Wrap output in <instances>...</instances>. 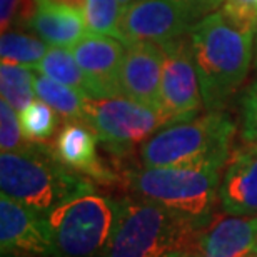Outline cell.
Wrapping results in <instances>:
<instances>
[{"label": "cell", "instance_id": "obj_1", "mask_svg": "<svg viewBox=\"0 0 257 257\" xmlns=\"http://www.w3.org/2000/svg\"><path fill=\"white\" fill-rule=\"evenodd\" d=\"M189 39L205 109L220 110L247 77L255 35L235 29L215 12L200 19Z\"/></svg>", "mask_w": 257, "mask_h": 257}, {"label": "cell", "instance_id": "obj_2", "mask_svg": "<svg viewBox=\"0 0 257 257\" xmlns=\"http://www.w3.org/2000/svg\"><path fill=\"white\" fill-rule=\"evenodd\" d=\"M0 187L2 194L42 215L65 200L95 191L89 177L67 167L54 149L42 142H30L22 151L2 152Z\"/></svg>", "mask_w": 257, "mask_h": 257}, {"label": "cell", "instance_id": "obj_3", "mask_svg": "<svg viewBox=\"0 0 257 257\" xmlns=\"http://www.w3.org/2000/svg\"><path fill=\"white\" fill-rule=\"evenodd\" d=\"M197 224L142 197L120 199V214L102 257H167L197 247Z\"/></svg>", "mask_w": 257, "mask_h": 257}, {"label": "cell", "instance_id": "obj_4", "mask_svg": "<svg viewBox=\"0 0 257 257\" xmlns=\"http://www.w3.org/2000/svg\"><path fill=\"white\" fill-rule=\"evenodd\" d=\"M235 132L232 119L220 110L172 122L141 146L142 167L207 166L222 169Z\"/></svg>", "mask_w": 257, "mask_h": 257}, {"label": "cell", "instance_id": "obj_5", "mask_svg": "<svg viewBox=\"0 0 257 257\" xmlns=\"http://www.w3.org/2000/svg\"><path fill=\"white\" fill-rule=\"evenodd\" d=\"M219 171L207 166L142 167L128 172L127 182L137 197L161 204L204 227L219 197Z\"/></svg>", "mask_w": 257, "mask_h": 257}, {"label": "cell", "instance_id": "obj_6", "mask_svg": "<svg viewBox=\"0 0 257 257\" xmlns=\"http://www.w3.org/2000/svg\"><path fill=\"white\" fill-rule=\"evenodd\" d=\"M120 214V199L87 192L45 215L50 257H102Z\"/></svg>", "mask_w": 257, "mask_h": 257}, {"label": "cell", "instance_id": "obj_7", "mask_svg": "<svg viewBox=\"0 0 257 257\" xmlns=\"http://www.w3.org/2000/svg\"><path fill=\"white\" fill-rule=\"evenodd\" d=\"M84 122L112 152L127 154L174 120L162 110L139 104L128 97H87Z\"/></svg>", "mask_w": 257, "mask_h": 257}, {"label": "cell", "instance_id": "obj_8", "mask_svg": "<svg viewBox=\"0 0 257 257\" xmlns=\"http://www.w3.org/2000/svg\"><path fill=\"white\" fill-rule=\"evenodd\" d=\"M199 22L181 0H136L122 14L119 40L166 44L186 37Z\"/></svg>", "mask_w": 257, "mask_h": 257}, {"label": "cell", "instance_id": "obj_9", "mask_svg": "<svg viewBox=\"0 0 257 257\" xmlns=\"http://www.w3.org/2000/svg\"><path fill=\"white\" fill-rule=\"evenodd\" d=\"M164 52L161 109L174 122L194 119L202 107L197 69L189 37L159 44Z\"/></svg>", "mask_w": 257, "mask_h": 257}, {"label": "cell", "instance_id": "obj_10", "mask_svg": "<svg viewBox=\"0 0 257 257\" xmlns=\"http://www.w3.org/2000/svg\"><path fill=\"white\" fill-rule=\"evenodd\" d=\"M125 50L127 47L122 40L90 32H87L72 47V54L89 82L87 97H124L120 87V72Z\"/></svg>", "mask_w": 257, "mask_h": 257}, {"label": "cell", "instance_id": "obj_11", "mask_svg": "<svg viewBox=\"0 0 257 257\" xmlns=\"http://www.w3.org/2000/svg\"><path fill=\"white\" fill-rule=\"evenodd\" d=\"M0 247L2 254L25 252L50 257V239L45 215L19 200L0 195Z\"/></svg>", "mask_w": 257, "mask_h": 257}, {"label": "cell", "instance_id": "obj_12", "mask_svg": "<svg viewBox=\"0 0 257 257\" xmlns=\"http://www.w3.org/2000/svg\"><path fill=\"white\" fill-rule=\"evenodd\" d=\"M120 87L124 97L152 109H161L164 52L159 44L134 42L125 45Z\"/></svg>", "mask_w": 257, "mask_h": 257}, {"label": "cell", "instance_id": "obj_13", "mask_svg": "<svg viewBox=\"0 0 257 257\" xmlns=\"http://www.w3.org/2000/svg\"><path fill=\"white\" fill-rule=\"evenodd\" d=\"M257 247V217L214 215L200 229L197 250L202 257H247Z\"/></svg>", "mask_w": 257, "mask_h": 257}, {"label": "cell", "instance_id": "obj_14", "mask_svg": "<svg viewBox=\"0 0 257 257\" xmlns=\"http://www.w3.org/2000/svg\"><path fill=\"white\" fill-rule=\"evenodd\" d=\"M219 199L227 214L257 215V144L240 147L229 157Z\"/></svg>", "mask_w": 257, "mask_h": 257}, {"label": "cell", "instance_id": "obj_15", "mask_svg": "<svg viewBox=\"0 0 257 257\" xmlns=\"http://www.w3.org/2000/svg\"><path fill=\"white\" fill-rule=\"evenodd\" d=\"M97 134L85 122H69L59 132L54 144L57 159L75 172L99 182H114L115 176L97 156Z\"/></svg>", "mask_w": 257, "mask_h": 257}, {"label": "cell", "instance_id": "obj_16", "mask_svg": "<svg viewBox=\"0 0 257 257\" xmlns=\"http://www.w3.org/2000/svg\"><path fill=\"white\" fill-rule=\"evenodd\" d=\"M29 29H32L37 37L45 40L52 47L67 49H72L84 37L85 32H89L84 14L44 2H39Z\"/></svg>", "mask_w": 257, "mask_h": 257}, {"label": "cell", "instance_id": "obj_17", "mask_svg": "<svg viewBox=\"0 0 257 257\" xmlns=\"http://www.w3.org/2000/svg\"><path fill=\"white\" fill-rule=\"evenodd\" d=\"M35 97L44 100L69 122H84L85 99L79 90L59 84L45 75H35Z\"/></svg>", "mask_w": 257, "mask_h": 257}, {"label": "cell", "instance_id": "obj_18", "mask_svg": "<svg viewBox=\"0 0 257 257\" xmlns=\"http://www.w3.org/2000/svg\"><path fill=\"white\" fill-rule=\"evenodd\" d=\"M37 70L49 79L59 82V84L79 90L85 97L89 94V82H87L85 74L77 64L72 49L52 47L50 45L45 57L40 60Z\"/></svg>", "mask_w": 257, "mask_h": 257}, {"label": "cell", "instance_id": "obj_19", "mask_svg": "<svg viewBox=\"0 0 257 257\" xmlns=\"http://www.w3.org/2000/svg\"><path fill=\"white\" fill-rule=\"evenodd\" d=\"M50 45L40 37L22 32H2L0 40V57L5 64L22 65L29 69H37L40 60L45 57Z\"/></svg>", "mask_w": 257, "mask_h": 257}, {"label": "cell", "instance_id": "obj_20", "mask_svg": "<svg viewBox=\"0 0 257 257\" xmlns=\"http://www.w3.org/2000/svg\"><path fill=\"white\" fill-rule=\"evenodd\" d=\"M35 74L34 69L14 64L0 65V90L2 99L7 100L15 110L22 112L34 102L35 97Z\"/></svg>", "mask_w": 257, "mask_h": 257}, {"label": "cell", "instance_id": "obj_21", "mask_svg": "<svg viewBox=\"0 0 257 257\" xmlns=\"http://www.w3.org/2000/svg\"><path fill=\"white\" fill-rule=\"evenodd\" d=\"M122 14L124 9L119 0H87L84 9L87 30L90 34L119 39Z\"/></svg>", "mask_w": 257, "mask_h": 257}, {"label": "cell", "instance_id": "obj_22", "mask_svg": "<svg viewBox=\"0 0 257 257\" xmlns=\"http://www.w3.org/2000/svg\"><path fill=\"white\" fill-rule=\"evenodd\" d=\"M57 112L44 100H34L19 114L24 137L30 142H45L57 128Z\"/></svg>", "mask_w": 257, "mask_h": 257}, {"label": "cell", "instance_id": "obj_23", "mask_svg": "<svg viewBox=\"0 0 257 257\" xmlns=\"http://www.w3.org/2000/svg\"><path fill=\"white\" fill-rule=\"evenodd\" d=\"M30 144L24 137L19 112L7 100H0V147L2 152L22 151Z\"/></svg>", "mask_w": 257, "mask_h": 257}, {"label": "cell", "instance_id": "obj_24", "mask_svg": "<svg viewBox=\"0 0 257 257\" xmlns=\"http://www.w3.org/2000/svg\"><path fill=\"white\" fill-rule=\"evenodd\" d=\"M240 134L247 144H257V80L240 99Z\"/></svg>", "mask_w": 257, "mask_h": 257}, {"label": "cell", "instance_id": "obj_25", "mask_svg": "<svg viewBox=\"0 0 257 257\" xmlns=\"http://www.w3.org/2000/svg\"><path fill=\"white\" fill-rule=\"evenodd\" d=\"M181 2L186 4L197 19H204L207 12L219 9L224 0H181Z\"/></svg>", "mask_w": 257, "mask_h": 257}, {"label": "cell", "instance_id": "obj_26", "mask_svg": "<svg viewBox=\"0 0 257 257\" xmlns=\"http://www.w3.org/2000/svg\"><path fill=\"white\" fill-rule=\"evenodd\" d=\"M39 2L50 4V5H59V7H67V9H72V10H77V12L84 14L87 0H39Z\"/></svg>", "mask_w": 257, "mask_h": 257}, {"label": "cell", "instance_id": "obj_27", "mask_svg": "<svg viewBox=\"0 0 257 257\" xmlns=\"http://www.w3.org/2000/svg\"><path fill=\"white\" fill-rule=\"evenodd\" d=\"M167 257H202V255H200V252L197 250V247H191V249L176 250V252L169 254Z\"/></svg>", "mask_w": 257, "mask_h": 257}, {"label": "cell", "instance_id": "obj_28", "mask_svg": "<svg viewBox=\"0 0 257 257\" xmlns=\"http://www.w3.org/2000/svg\"><path fill=\"white\" fill-rule=\"evenodd\" d=\"M254 65L257 70V29H255V40H254Z\"/></svg>", "mask_w": 257, "mask_h": 257}, {"label": "cell", "instance_id": "obj_29", "mask_svg": "<svg viewBox=\"0 0 257 257\" xmlns=\"http://www.w3.org/2000/svg\"><path fill=\"white\" fill-rule=\"evenodd\" d=\"M134 2H136V0H119V4L122 5V9H124V10H125L131 4H134Z\"/></svg>", "mask_w": 257, "mask_h": 257}, {"label": "cell", "instance_id": "obj_30", "mask_svg": "<svg viewBox=\"0 0 257 257\" xmlns=\"http://www.w3.org/2000/svg\"><path fill=\"white\" fill-rule=\"evenodd\" d=\"M247 257H257V252H255V250H254V252H250Z\"/></svg>", "mask_w": 257, "mask_h": 257}, {"label": "cell", "instance_id": "obj_31", "mask_svg": "<svg viewBox=\"0 0 257 257\" xmlns=\"http://www.w3.org/2000/svg\"><path fill=\"white\" fill-rule=\"evenodd\" d=\"M254 250H255V252H257V247H255V249H254Z\"/></svg>", "mask_w": 257, "mask_h": 257}]
</instances>
